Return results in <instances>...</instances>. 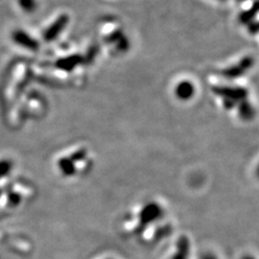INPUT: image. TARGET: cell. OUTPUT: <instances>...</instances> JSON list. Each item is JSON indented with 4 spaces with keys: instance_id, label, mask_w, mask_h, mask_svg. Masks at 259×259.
<instances>
[{
    "instance_id": "1",
    "label": "cell",
    "mask_w": 259,
    "mask_h": 259,
    "mask_svg": "<svg viewBox=\"0 0 259 259\" xmlns=\"http://www.w3.org/2000/svg\"><path fill=\"white\" fill-rule=\"evenodd\" d=\"M215 94L225 97V100H229L234 103L238 101H245L247 97V90L244 88H228V87H216L213 89Z\"/></svg>"
},
{
    "instance_id": "2",
    "label": "cell",
    "mask_w": 259,
    "mask_h": 259,
    "mask_svg": "<svg viewBox=\"0 0 259 259\" xmlns=\"http://www.w3.org/2000/svg\"><path fill=\"white\" fill-rule=\"evenodd\" d=\"M254 61L252 58H244L239 62V64L234 65V66H231L229 68H227L224 71V76L227 77L228 79H236L242 75H244L245 72L253 66Z\"/></svg>"
},
{
    "instance_id": "3",
    "label": "cell",
    "mask_w": 259,
    "mask_h": 259,
    "mask_svg": "<svg viewBox=\"0 0 259 259\" xmlns=\"http://www.w3.org/2000/svg\"><path fill=\"white\" fill-rule=\"evenodd\" d=\"M68 23V16L67 15H61L58 19L54 21L53 24L49 26L45 31V40L46 41H52V40L56 39L59 35L66 27Z\"/></svg>"
},
{
    "instance_id": "4",
    "label": "cell",
    "mask_w": 259,
    "mask_h": 259,
    "mask_svg": "<svg viewBox=\"0 0 259 259\" xmlns=\"http://www.w3.org/2000/svg\"><path fill=\"white\" fill-rule=\"evenodd\" d=\"M13 40L16 42V45L28 49L30 51H36L39 48L37 40L23 30H15L13 32Z\"/></svg>"
},
{
    "instance_id": "5",
    "label": "cell",
    "mask_w": 259,
    "mask_h": 259,
    "mask_svg": "<svg viewBox=\"0 0 259 259\" xmlns=\"http://www.w3.org/2000/svg\"><path fill=\"white\" fill-rule=\"evenodd\" d=\"M194 85L190 82V81H183L177 84L175 89V94L178 99L182 101L190 100L194 94Z\"/></svg>"
},
{
    "instance_id": "6",
    "label": "cell",
    "mask_w": 259,
    "mask_h": 259,
    "mask_svg": "<svg viewBox=\"0 0 259 259\" xmlns=\"http://www.w3.org/2000/svg\"><path fill=\"white\" fill-rule=\"evenodd\" d=\"M81 62H82L81 56L72 55V56H68V58H65L63 60H60L58 62V66L63 70H72L76 66H78Z\"/></svg>"
},
{
    "instance_id": "7",
    "label": "cell",
    "mask_w": 259,
    "mask_h": 259,
    "mask_svg": "<svg viewBox=\"0 0 259 259\" xmlns=\"http://www.w3.org/2000/svg\"><path fill=\"white\" fill-rule=\"evenodd\" d=\"M239 113L243 119H249L253 118L255 115V110L250 104H248L246 101L241 102L239 106Z\"/></svg>"
},
{
    "instance_id": "8",
    "label": "cell",
    "mask_w": 259,
    "mask_h": 259,
    "mask_svg": "<svg viewBox=\"0 0 259 259\" xmlns=\"http://www.w3.org/2000/svg\"><path fill=\"white\" fill-rule=\"evenodd\" d=\"M259 12V0H257V2L253 5L252 9H250L249 11L247 12H244L243 14H241L240 16V20L243 22V23H246V22H249L250 20H252L254 16Z\"/></svg>"
},
{
    "instance_id": "9",
    "label": "cell",
    "mask_w": 259,
    "mask_h": 259,
    "mask_svg": "<svg viewBox=\"0 0 259 259\" xmlns=\"http://www.w3.org/2000/svg\"><path fill=\"white\" fill-rule=\"evenodd\" d=\"M19 5L24 12H34L36 10V0H19Z\"/></svg>"
},
{
    "instance_id": "10",
    "label": "cell",
    "mask_w": 259,
    "mask_h": 259,
    "mask_svg": "<svg viewBox=\"0 0 259 259\" xmlns=\"http://www.w3.org/2000/svg\"><path fill=\"white\" fill-rule=\"evenodd\" d=\"M238 2H245V0H238Z\"/></svg>"
},
{
    "instance_id": "11",
    "label": "cell",
    "mask_w": 259,
    "mask_h": 259,
    "mask_svg": "<svg viewBox=\"0 0 259 259\" xmlns=\"http://www.w3.org/2000/svg\"><path fill=\"white\" fill-rule=\"evenodd\" d=\"M221 2H225V0H221Z\"/></svg>"
}]
</instances>
